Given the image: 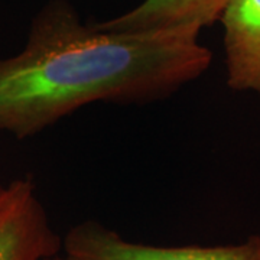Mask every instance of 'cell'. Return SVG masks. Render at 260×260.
<instances>
[{"label": "cell", "mask_w": 260, "mask_h": 260, "mask_svg": "<svg viewBox=\"0 0 260 260\" xmlns=\"http://www.w3.org/2000/svg\"><path fill=\"white\" fill-rule=\"evenodd\" d=\"M62 251L67 260H260V236L223 246H152L88 220L68 230Z\"/></svg>", "instance_id": "obj_2"}, {"label": "cell", "mask_w": 260, "mask_h": 260, "mask_svg": "<svg viewBox=\"0 0 260 260\" xmlns=\"http://www.w3.org/2000/svg\"><path fill=\"white\" fill-rule=\"evenodd\" d=\"M218 22L227 85L260 97V0H229Z\"/></svg>", "instance_id": "obj_4"}, {"label": "cell", "mask_w": 260, "mask_h": 260, "mask_svg": "<svg viewBox=\"0 0 260 260\" xmlns=\"http://www.w3.org/2000/svg\"><path fill=\"white\" fill-rule=\"evenodd\" d=\"M200 32L104 30L83 23L67 0H51L32 19L25 47L0 59V132L22 140L93 103L167 99L211 64Z\"/></svg>", "instance_id": "obj_1"}, {"label": "cell", "mask_w": 260, "mask_h": 260, "mask_svg": "<svg viewBox=\"0 0 260 260\" xmlns=\"http://www.w3.org/2000/svg\"><path fill=\"white\" fill-rule=\"evenodd\" d=\"M44 260H67L64 256H59V254H55V256H51V257H47Z\"/></svg>", "instance_id": "obj_6"}, {"label": "cell", "mask_w": 260, "mask_h": 260, "mask_svg": "<svg viewBox=\"0 0 260 260\" xmlns=\"http://www.w3.org/2000/svg\"><path fill=\"white\" fill-rule=\"evenodd\" d=\"M227 3L229 0H143L136 8L95 26L116 32L169 28L201 30L220 20Z\"/></svg>", "instance_id": "obj_5"}, {"label": "cell", "mask_w": 260, "mask_h": 260, "mask_svg": "<svg viewBox=\"0 0 260 260\" xmlns=\"http://www.w3.org/2000/svg\"><path fill=\"white\" fill-rule=\"evenodd\" d=\"M61 250L62 237L51 225L34 181L0 182V260H44Z\"/></svg>", "instance_id": "obj_3"}]
</instances>
